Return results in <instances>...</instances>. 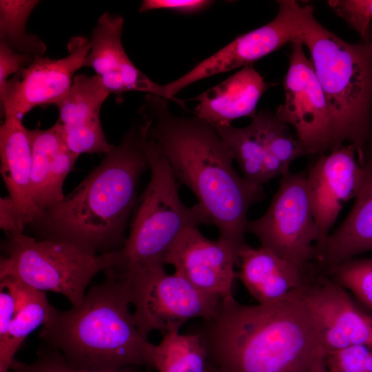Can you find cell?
<instances>
[{
	"label": "cell",
	"mask_w": 372,
	"mask_h": 372,
	"mask_svg": "<svg viewBox=\"0 0 372 372\" xmlns=\"http://www.w3.org/2000/svg\"><path fill=\"white\" fill-rule=\"evenodd\" d=\"M371 45H372V39L371 40Z\"/></svg>",
	"instance_id": "40"
},
{
	"label": "cell",
	"mask_w": 372,
	"mask_h": 372,
	"mask_svg": "<svg viewBox=\"0 0 372 372\" xmlns=\"http://www.w3.org/2000/svg\"><path fill=\"white\" fill-rule=\"evenodd\" d=\"M371 350L364 344H354L324 351L329 372H364L367 356Z\"/></svg>",
	"instance_id": "31"
},
{
	"label": "cell",
	"mask_w": 372,
	"mask_h": 372,
	"mask_svg": "<svg viewBox=\"0 0 372 372\" xmlns=\"http://www.w3.org/2000/svg\"><path fill=\"white\" fill-rule=\"evenodd\" d=\"M322 267L331 279L351 291L362 304L372 310V257L352 258Z\"/></svg>",
	"instance_id": "28"
},
{
	"label": "cell",
	"mask_w": 372,
	"mask_h": 372,
	"mask_svg": "<svg viewBox=\"0 0 372 372\" xmlns=\"http://www.w3.org/2000/svg\"><path fill=\"white\" fill-rule=\"evenodd\" d=\"M157 266L125 275L130 283L135 324L145 338L158 331L163 335L180 333L188 320H208L216 313L221 300L205 294L180 276Z\"/></svg>",
	"instance_id": "8"
},
{
	"label": "cell",
	"mask_w": 372,
	"mask_h": 372,
	"mask_svg": "<svg viewBox=\"0 0 372 372\" xmlns=\"http://www.w3.org/2000/svg\"><path fill=\"white\" fill-rule=\"evenodd\" d=\"M1 174L23 229L41 214L30 193L32 152L28 129L21 118L4 117L0 127Z\"/></svg>",
	"instance_id": "22"
},
{
	"label": "cell",
	"mask_w": 372,
	"mask_h": 372,
	"mask_svg": "<svg viewBox=\"0 0 372 372\" xmlns=\"http://www.w3.org/2000/svg\"><path fill=\"white\" fill-rule=\"evenodd\" d=\"M0 227L6 234L23 232L16 207L10 196L0 199Z\"/></svg>",
	"instance_id": "35"
},
{
	"label": "cell",
	"mask_w": 372,
	"mask_h": 372,
	"mask_svg": "<svg viewBox=\"0 0 372 372\" xmlns=\"http://www.w3.org/2000/svg\"><path fill=\"white\" fill-rule=\"evenodd\" d=\"M147 169L145 135L135 123L71 193L41 212L31 226L41 239L68 242L91 254L121 250Z\"/></svg>",
	"instance_id": "3"
},
{
	"label": "cell",
	"mask_w": 372,
	"mask_h": 372,
	"mask_svg": "<svg viewBox=\"0 0 372 372\" xmlns=\"http://www.w3.org/2000/svg\"><path fill=\"white\" fill-rule=\"evenodd\" d=\"M1 249L0 278L12 277L39 291L61 293L72 306L81 303L87 287L99 272L121 263V250L94 254L23 232L7 234Z\"/></svg>",
	"instance_id": "7"
},
{
	"label": "cell",
	"mask_w": 372,
	"mask_h": 372,
	"mask_svg": "<svg viewBox=\"0 0 372 372\" xmlns=\"http://www.w3.org/2000/svg\"><path fill=\"white\" fill-rule=\"evenodd\" d=\"M358 161L362 176L354 205L343 223L316 248V260L322 267L372 251V135Z\"/></svg>",
	"instance_id": "18"
},
{
	"label": "cell",
	"mask_w": 372,
	"mask_h": 372,
	"mask_svg": "<svg viewBox=\"0 0 372 372\" xmlns=\"http://www.w3.org/2000/svg\"><path fill=\"white\" fill-rule=\"evenodd\" d=\"M69 54L61 59L36 56L33 61L8 80L0 89L4 117L20 118L38 105H55L70 90L74 73L83 68L90 49V41L72 37Z\"/></svg>",
	"instance_id": "12"
},
{
	"label": "cell",
	"mask_w": 372,
	"mask_h": 372,
	"mask_svg": "<svg viewBox=\"0 0 372 372\" xmlns=\"http://www.w3.org/2000/svg\"><path fill=\"white\" fill-rule=\"evenodd\" d=\"M168 102L146 95L138 110L145 138L167 160L179 185L194 194L218 238L238 251L246 243L249 208L265 198L262 185L237 173L232 155L209 123L175 115Z\"/></svg>",
	"instance_id": "1"
},
{
	"label": "cell",
	"mask_w": 372,
	"mask_h": 372,
	"mask_svg": "<svg viewBox=\"0 0 372 372\" xmlns=\"http://www.w3.org/2000/svg\"><path fill=\"white\" fill-rule=\"evenodd\" d=\"M214 1L209 0H144L139 12L154 10H169L184 14L200 12L210 7Z\"/></svg>",
	"instance_id": "32"
},
{
	"label": "cell",
	"mask_w": 372,
	"mask_h": 372,
	"mask_svg": "<svg viewBox=\"0 0 372 372\" xmlns=\"http://www.w3.org/2000/svg\"><path fill=\"white\" fill-rule=\"evenodd\" d=\"M302 300L324 351L354 344L372 349V316L353 302L347 290L329 276L301 288Z\"/></svg>",
	"instance_id": "13"
},
{
	"label": "cell",
	"mask_w": 372,
	"mask_h": 372,
	"mask_svg": "<svg viewBox=\"0 0 372 372\" xmlns=\"http://www.w3.org/2000/svg\"><path fill=\"white\" fill-rule=\"evenodd\" d=\"M364 372H372V349L370 351L365 363Z\"/></svg>",
	"instance_id": "37"
},
{
	"label": "cell",
	"mask_w": 372,
	"mask_h": 372,
	"mask_svg": "<svg viewBox=\"0 0 372 372\" xmlns=\"http://www.w3.org/2000/svg\"><path fill=\"white\" fill-rule=\"evenodd\" d=\"M145 141L150 178L138 198L121 249V264L117 268L125 274L165 266L167 254L186 230L211 224L198 203L190 207L181 201L180 185L169 163Z\"/></svg>",
	"instance_id": "6"
},
{
	"label": "cell",
	"mask_w": 372,
	"mask_h": 372,
	"mask_svg": "<svg viewBox=\"0 0 372 372\" xmlns=\"http://www.w3.org/2000/svg\"><path fill=\"white\" fill-rule=\"evenodd\" d=\"M289 65L284 80L285 101L275 114L291 125L309 154L335 149L331 117L324 94L310 59L298 38L291 43Z\"/></svg>",
	"instance_id": "10"
},
{
	"label": "cell",
	"mask_w": 372,
	"mask_h": 372,
	"mask_svg": "<svg viewBox=\"0 0 372 372\" xmlns=\"http://www.w3.org/2000/svg\"><path fill=\"white\" fill-rule=\"evenodd\" d=\"M124 19L105 12L99 18L90 40L83 67L93 69L110 94L146 92L168 100L164 85L142 72L130 60L122 44Z\"/></svg>",
	"instance_id": "17"
},
{
	"label": "cell",
	"mask_w": 372,
	"mask_h": 372,
	"mask_svg": "<svg viewBox=\"0 0 372 372\" xmlns=\"http://www.w3.org/2000/svg\"><path fill=\"white\" fill-rule=\"evenodd\" d=\"M35 56L16 52L0 43V89L5 85L10 75H14L29 65Z\"/></svg>",
	"instance_id": "33"
},
{
	"label": "cell",
	"mask_w": 372,
	"mask_h": 372,
	"mask_svg": "<svg viewBox=\"0 0 372 372\" xmlns=\"http://www.w3.org/2000/svg\"><path fill=\"white\" fill-rule=\"evenodd\" d=\"M250 124L268 155L287 172L294 160L309 154L302 143L293 136L287 124L280 121L276 114L260 111Z\"/></svg>",
	"instance_id": "26"
},
{
	"label": "cell",
	"mask_w": 372,
	"mask_h": 372,
	"mask_svg": "<svg viewBox=\"0 0 372 372\" xmlns=\"http://www.w3.org/2000/svg\"><path fill=\"white\" fill-rule=\"evenodd\" d=\"M110 92L97 75H76L68 92L55 103L56 125L65 143L78 157L83 154H106L114 145L107 141L100 111Z\"/></svg>",
	"instance_id": "16"
},
{
	"label": "cell",
	"mask_w": 372,
	"mask_h": 372,
	"mask_svg": "<svg viewBox=\"0 0 372 372\" xmlns=\"http://www.w3.org/2000/svg\"><path fill=\"white\" fill-rule=\"evenodd\" d=\"M17 314V303L14 293L8 287L0 285V339Z\"/></svg>",
	"instance_id": "34"
},
{
	"label": "cell",
	"mask_w": 372,
	"mask_h": 372,
	"mask_svg": "<svg viewBox=\"0 0 372 372\" xmlns=\"http://www.w3.org/2000/svg\"><path fill=\"white\" fill-rule=\"evenodd\" d=\"M213 127L238 163L242 176L249 182L262 185L271 178L287 173L268 155L251 124L245 127L231 125Z\"/></svg>",
	"instance_id": "23"
},
{
	"label": "cell",
	"mask_w": 372,
	"mask_h": 372,
	"mask_svg": "<svg viewBox=\"0 0 372 372\" xmlns=\"http://www.w3.org/2000/svg\"><path fill=\"white\" fill-rule=\"evenodd\" d=\"M236 278L260 304L278 302L305 284L308 269L280 258L265 248H254L247 243L237 252Z\"/></svg>",
	"instance_id": "19"
},
{
	"label": "cell",
	"mask_w": 372,
	"mask_h": 372,
	"mask_svg": "<svg viewBox=\"0 0 372 372\" xmlns=\"http://www.w3.org/2000/svg\"><path fill=\"white\" fill-rule=\"evenodd\" d=\"M151 369H152L149 368V369L147 372H152Z\"/></svg>",
	"instance_id": "39"
},
{
	"label": "cell",
	"mask_w": 372,
	"mask_h": 372,
	"mask_svg": "<svg viewBox=\"0 0 372 372\" xmlns=\"http://www.w3.org/2000/svg\"><path fill=\"white\" fill-rule=\"evenodd\" d=\"M197 333L221 372H310L324 352L301 289L269 304L222 300Z\"/></svg>",
	"instance_id": "2"
},
{
	"label": "cell",
	"mask_w": 372,
	"mask_h": 372,
	"mask_svg": "<svg viewBox=\"0 0 372 372\" xmlns=\"http://www.w3.org/2000/svg\"><path fill=\"white\" fill-rule=\"evenodd\" d=\"M324 352L318 358L310 372H329L324 362Z\"/></svg>",
	"instance_id": "36"
},
{
	"label": "cell",
	"mask_w": 372,
	"mask_h": 372,
	"mask_svg": "<svg viewBox=\"0 0 372 372\" xmlns=\"http://www.w3.org/2000/svg\"><path fill=\"white\" fill-rule=\"evenodd\" d=\"M210 372H221V371H220L219 370L216 369V368H214V367L211 364V370H210Z\"/></svg>",
	"instance_id": "38"
},
{
	"label": "cell",
	"mask_w": 372,
	"mask_h": 372,
	"mask_svg": "<svg viewBox=\"0 0 372 372\" xmlns=\"http://www.w3.org/2000/svg\"><path fill=\"white\" fill-rule=\"evenodd\" d=\"M37 0L0 1V43L13 50L32 56H43L45 43L35 34L26 32V23Z\"/></svg>",
	"instance_id": "25"
},
{
	"label": "cell",
	"mask_w": 372,
	"mask_h": 372,
	"mask_svg": "<svg viewBox=\"0 0 372 372\" xmlns=\"http://www.w3.org/2000/svg\"><path fill=\"white\" fill-rule=\"evenodd\" d=\"M278 12L269 23L236 37L180 78L164 85L169 101L182 108L185 101L176 97L184 88L201 79L234 69L251 65L254 61L298 38L296 1H277Z\"/></svg>",
	"instance_id": "11"
},
{
	"label": "cell",
	"mask_w": 372,
	"mask_h": 372,
	"mask_svg": "<svg viewBox=\"0 0 372 372\" xmlns=\"http://www.w3.org/2000/svg\"><path fill=\"white\" fill-rule=\"evenodd\" d=\"M355 146L347 143L320 154L306 176L311 209L320 246L329 234L344 205L355 198L362 180V167Z\"/></svg>",
	"instance_id": "15"
},
{
	"label": "cell",
	"mask_w": 372,
	"mask_h": 372,
	"mask_svg": "<svg viewBox=\"0 0 372 372\" xmlns=\"http://www.w3.org/2000/svg\"><path fill=\"white\" fill-rule=\"evenodd\" d=\"M10 372H142L141 366H128L115 371H94L70 366L63 355L57 350L41 344L37 351L36 359L30 363L14 359Z\"/></svg>",
	"instance_id": "29"
},
{
	"label": "cell",
	"mask_w": 372,
	"mask_h": 372,
	"mask_svg": "<svg viewBox=\"0 0 372 372\" xmlns=\"http://www.w3.org/2000/svg\"><path fill=\"white\" fill-rule=\"evenodd\" d=\"M268 87L260 74L249 65L189 100L198 101L196 116L212 126H225L241 117L253 119L258 101Z\"/></svg>",
	"instance_id": "21"
},
{
	"label": "cell",
	"mask_w": 372,
	"mask_h": 372,
	"mask_svg": "<svg viewBox=\"0 0 372 372\" xmlns=\"http://www.w3.org/2000/svg\"><path fill=\"white\" fill-rule=\"evenodd\" d=\"M328 3L360 34L362 41H371L372 0H330Z\"/></svg>",
	"instance_id": "30"
},
{
	"label": "cell",
	"mask_w": 372,
	"mask_h": 372,
	"mask_svg": "<svg viewBox=\"0 0 372 372\" xmlns=\"http://www.w3.org/2000/svg\"><path fill=\"white\" fill-rule=\"evenodd\" d=\"M306 176L305 172L283 174L265 214L246 225V231L256 236L262 247L302 269L316 260L319 241Z\"/></svg>",
	"instance_id": "9"
},
{
	"label": "cell",
	"mask_w": 372,
	"mask_h": 372,
	"mask_svg": "<svg viewBox=\"0 0 372 372\" xmlns=\"http://www.w3.org/2000/svg\"><path fill=\"white\" fill-rule=\"evenodd\" d=\"M158 372H210L211 364L198 333L163 335L155 346L154 368Z\"/></svg>",
	"instance_id": "24"
},
{
	"label": "cell",
	"mask_w": 372,
	"mask_h": 372,
	"mask_svg": "<svg viewBox=\"0 0 372 372\" xmlns=\"http://www.w3.org/2000/svg\"><path fill=\"white\" fill-rule=\"evenodd\" d=\"M28 133L32 152L30 193L41 213L65 197L63 183L78 156L68 147L55 124Z\"/></svg>",
	"instance_id": "20"
},
{
	"label": "cell",
	"mask_w": 372,
	"mask_h": 372,
	"mask_svg": "<svg viewBox=\"0 0 372 372\" xmlns=\"http://www.w3.org/2000/svg\"><path fill=\"white\" fill-rule=\"evenodd\" d=\"M68 310L52 306L39 333L43 344L59 351L74 369L115 371L154 368L155 344L143 337L130 309L127 277L116 267Z\"/></svg>",
	"instance_id": "4"
},
{
	"label": "cell",
	"mask_w": 372,
	"mask_h": 372,
	"mask_svg": "<svg viewBox=\"0 0 372 372\" xmlns=\"http://www.w3.org/2000/svg\"><path fill=\"white\" fill-rule=\"evenodd\" d=\"M296 25L325 96L335 147L352 144L358 157L372 135L371 41H344L318 22L308 4H299Z\"/></svg>",
	"instance_id": "5"
},
{
	"label": "cell",
	"mask_w": 372,
	"mask_h": 372,
	"mask_svg": "<svg viewBox=\"0 0 372 372\" xmlns=\"http://www.w3.org/2000/svg\"><path fill=\"white\" fill-rule=\"evenodd\" d=\"M237 250L218 238L204 236L198 227L186 230L167 254L164 263L201 292L226 300L233 298Z\"/></svg>",
	"instance_id": "14"
},
{
	"label": "cell",
	"mask_w": 372,
	"mask_h": 372,
	"mask_svg": "<svg viewBox=\"0 0 372 372\" xmlns=\"http://www.w3.org/2000/svg\"><path fill=\"white\" fill-rule=\"evenodd\" d=\"M52 306L44 291L26 304L10 323L3 338L0 339V372H8L15 354L24 340L46 321Z\"/></svg>",
	"instance_id": "27"
}]
</instances>
